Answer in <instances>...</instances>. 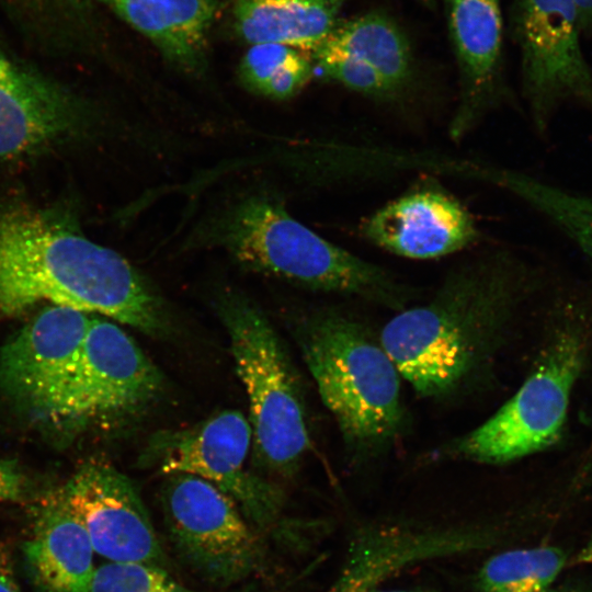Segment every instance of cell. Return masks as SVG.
Returning <instances> with one entry per match:
<instances>
[{
    "label": "cell",
    "mask_w": 592,
    "mask_h": 592,
    "mask_svg": "<svg viewBox=\"0 0 592 592\" xmlns=\"http://www.w3.org/2000/svg\"><path fill=\"white\" fill-rule=\"evenodd\" d=\"M526 281L520 261L504 251L453 270L425 304L405 308L379 339L414 391L447 399L491 369Z\"/></svg>",
    "instance_id": "1"
},
{
    "label": "cell",
    "mask_w": 592,
    "mask_h": 592,
    "mask_svg": "<svg viewBox=\"0 0 592 592\" xmlns=\"http://www.w3.org/2000/svg\"><path fill=\"white\" fill-rule=\"evenodd\" d=\"M567 562L557 546H534L492 555L475 576L476 592H548Z\"/></svg>",
    "instance_id": "21"
},
{
    "label": "cell",
    "mask_w": 592,
    "mask_h": 592,
    "mask_svg": "<svg viewBox=\"0 0 592 592\" xmlns=\"http://www.w3.org/2000/svg\"><path fill=\"white\" fill-rule=\"evenodd\" d=\"M512 25L521 53L523 92L537 128L576 103L592 111V70L582 52L576 0H515Z\"/></svg>",
    "instance_id": "9"
},
{
    "label": "cell",
    "mask_w": 592,
    "mask_h": 592,
    "mask_svg": "<svg viewBox=\"0 0 592 592\" xmlns=\"http://www.w3.org/2000/svg\"><path fill=\"white\" fill-rule=\"evenodd\" d=\"M580 13L581 29L592 30V0H576Z\"/></svg>",
    "instance_id": "27"
},
{
    "label": "cell",
    "mask_w": 592,
    "mask_h": 592,
    "mask_svg": "<svg viewBox=\"0 0 592 592\" xmlns=\"http://www.w3.org/2000/svg\"><path fill=\"white\" fill-rule=\"evenodd\" d=\"M82 121L69 95L0 53V158L35 151L73 133Z\"/></svg>",
    "instance_id": "15"
},
{
    "label": "cell",
    "mask_w": 592,
    "mask_h": 592,
    "mask_svg": "<svg viewBox=\"0 0 592 592\" xmlns=\"http://www.w3.org/2000/svg\"><path fill=\"white\" fill-rule=\"evenodd\" d=\"M218 314L248 396L257 459L271 471L289 475L310 446L295 368L272 323L253 303L228 294L219 299Z\"/></svg>",
    "instance_id": "5"
},
{
    "label": "cell",
    "mask_w": 592,
    "mask_h": 592,
    "mask_svg": "<svg viewBox=\"0 0 592 592\" xmlns=\"http://www.w3.org/2000/svg\"><path fill=\"white\" fill-rule=\"evenodd\" d=\"M420 1L423 2L426 5H430V7L433 5V0H420Z\"/></svg>",
    "instance_id": "32"
},
{
    "label": "cell",
    "mask_w": 592,
    "mask_h": 592,
    "mask_svg": "<svg viewBox=\"0 0 592 592\" xmlns=\"http://www.w3.org/2000/svg\"><path fill=\"white\" fill-rule=\"evenodd\" d=\"M90 592H191L157 565L110 562L95 569Z\"/></svg>",
    "instance_id": "23"
},
{
    "label": "cell",
    "mask_w": 592,
    "mask_h": 592,
    "mask_svg": "<svg viewBox=\"0 0 592 592\" xmlns=\"http://www.w3.org/2000/svg\"><path fill=\"white\" fill-rule=\"evenodd\" d=\"M498 187L519 197L560 229L592 262V195L503 169Z\"/></svg>",
    "instance_id": "20"
},
{
    "label": "cell",
    "mask_w": 592,
    "mask_h": 592,
    "mask_svg": "<svg viewBox=\"0 0 592 592\" xmlns=\"http://www.w3.org/2000/svg\"><path fill=\"white\" fill-rule=\"evenodd\" d=\"M345 0H236L235 32L250 45L315 49L339 22Z\"/></svg>",
    "instance_id": "18"
},
{
    "label": "cell",
    "mask_w": 592,
    "mask_h": 592,
    "mask_svg": "<svg viewBox=\"0 0 592 592\" xmlns=\"http://www.w3.org/2000/svg\"><path fill=\"white\" fill-rule=\"evenodd\" d=\"M371 592H436L430 589H390V590H373Z\"/></svg>",
    "instance_id": "30"
},
{
    "label": "cell",
    "mask_w": 592,
    "mask_h": 592,
    "mask_svg": "<svg viewBox=\"0 0 592 592\" xmlns=\"http://www.w3.org/2000/svg\"><path fill=\"white\" fill-rule=\"evenodd\" d=\"M312 52L358 59L378 71L398 94L415 76L408 36L389 15L377 11L338 22Z\"/></svg>",
    "instance_id": "19"
},
{
    "label": "cell",
    "mask_w": 592,
    "mask_h": 592,
    "mask_svg": "<svg viewBox=\"0 0 592 592\" xmlns=\"http://www.w3.org/2000/svg\"><path fill=\"white\" fill-rule=\"evenodd\" d=\"M361 234L375 246L408 259H436L479 239L467 208L437 185H425L388 202L365 218Z\"/></svg>",
    "instance_id": "13"
},
{
    "label": "cell",
    "mask_w": 592,
    "mask_h": 592,
    "mask_svg": "<svg viewBox=\"0 0 592 592\" xmlns=\"http://www.w3.org/2000/svg\"><path fill=\"white\" fill-rule=\"evenodd\" d=\"M192 241L223 249L254 271L398 311L413 296L389 271L319 236L265 195H248L220 208Z\"/></svg>",
    "instance_id": "3"
},
{
    "label": "cell",
    "mask_w": 592,
    "mask_h": 592,
    "mask_svg": "<svg viewBox=\"0 0 592 592\" xmlns=\"http://www.w3.org/2000/svg\"><path fill=\"white\" fill-rule=\"evenodd\" d=\"M39 301L98 312L149 335L167 314L145 277L70 220L45 212H0V320Z\"/></svg>",
    "instance_id": "2"
},
{
    "label": "cell",
    "mask_w": 592,
    "mask_h": 592,
    "mask_svg": "<svg viewBox=\"0 0 592 592\" xmlns=\"http://www.w3.org/2000/svg\"><path fill=\"white\" fill-rule=\"evenodd\" d=\"M303 358L351 459L367 462L399 440L406 422L400 373L377 337L351 314L323 310L297 330Z\"/></svg>",
    "instance_id": "4"
},
{
    "label": "cell",
    "mask_w": 592,
    "mask_h": 592,
    "mask_svg": "<svg viewBox=\"0 0 592 592\" xmlns=\"http://www.w3.org/2000/svg\"><path fill=\"white\" fill-rule=\"evenodd\" d=\"M162 388V376L115 322L91 317L79 354L39 412L50 421L88 425L139 412Z\"/></svg>",
    "instance_id": "7"
},
{
    "label": "cell",
    "mask_w": 592,
    "mask_h": 592,
    "mask_svg": "<svg viewBox=\"0 0 592 592\" xmlns=\"http://www.w3.org/2000/svg\"><path fill=\"white\" fill-rule=\"evenodd\" d=\"M33 513L23 551L37 585L44 592H90L94 549L57 489L47 493Z\"/></svg>",
    "instance_id": "16"
},
{
    "label": "cell",
    "mask_w": 592,
    "mask_h": 592,
    "mask_svg": "<svg viewBox=\"0 0 592 592\" xmlns=\"http://www.w3.org/2000/svg\"><path fill=\"white\" fill-rule=\"evenodd\" d=\"M91 317L52 305L43 309L0 351V387L39 414L75 363Z\"/></svg>",
    "instance_id": "12"
},
{
    "label": "cell",
    "mask_w": 592,
    "mask_h": 592,
    "mask_svg": "<svg viewBox=\"0 0 592 592\" xmlns=\"http://www.w3.org/2000/svg\"><path fill=\"white\" fill-rule=\"evenodd\" d=\"M548 592H592L591 590L580 588V587H560L556 589H550Z\"/></svg>",
    "instance_id": "29"
},
{
    "label": "cell",
    "mask_w": 592,
    "mask_h": 592,
    "mask_svg": "<svg viewBox=\"0 0 592 592\" xmlns=\"http://www.w3.org/2000/svg\"><path fill=\"white\" fill-rule=\"evenodd\" d=\"M312 75V62L301 49L281 44L251 45L238 68L248 90L275 100L297 94Z\"/></svg>",
    "instance_id": "22"
},
{
    "label": "cell",
    "mask_w": 592,
    "mask_h": 592,
    "mask_svg": "<svg viewBox=\"0 0 592 592\" xmlns=\"http://www.w3.org/2000/svg\"><path fill=\"white\" fill-rule=\"evenodd\" d=\"M251 444L249 419L239 410H224L191 428L152 434L140 459L163 475L185 474L213 483L263 526L280 512L282 494L246 468Z\"/></svg>",
    "instance_id": "8"
},
{
    "label": "cell",
    "mask_w": 592,
    "mask_h": 592,
    "mask_svg": "<svg viewBox=\"0 0 592 592\" xmlns=\"http://www.w3.org/2000/svg\"><path fill=\"white\" fill-rule=\"evenodd\" d=\"M148 38L169 64L192 76L208 66L217 0H100Z\"/></svg>",
    "instance_id": "17"
},
{
    "label": "cell",
    "mask_w": 592,
    "mask_h": 592,
    "mask_svg": "<svg viewBox=\"0 0 592 592\" xmlns=\"http://www.w3.org/2000/svg\"><path fill=\"white\" fill-rule=\"evenodd\" d=\"M29 491V481L19 464L0 458V502L21 501Z\"/></svg>",
    "instance_id": "25"
},
{
    "label": "cell",
    "mask_w": 592,
    "mask_h": 592,
    "mask_svg": "<svg viewBox=\"0 0 592 592\" xmlns=\"http://www.w3.org/2000/svg\"><path fill=\"white\" fill-rule=\"evenodd\" d=\"M57 491L84 527L94 551L111 562L157 565L161 559L160 544L137 489L110 463L84 462Z\"/></svg>",
    "instance_id": "11"
},
{
    "label": "cell",
    "mask_w": 592,
    "mask_h": 592,
    "mask_svg": "<svg viewBox=\"0 0 592 592\" xmlns=\"http://www.w3.org/2000/svg\"><path fill=\"white\" fill-rule=\"evenodd\" d=\"M56 1H61L62 3H66V4H70L72 7H82L84 4H87L88 0H56Z\"/></svg>",
    "instance_id": "31"
},
{
    "label": "cell",
    "mask_w": 592,
    "mask_h": 592,
    "mask_svg": "<svg viewBox=\"0 0 592 592\" xmlns=\"http://www.w3.org/2000/svg\"><path fill=\"white\" fill-rule=\"evenodd\" d=\"M587 339L578 325L560 328L538 365L494 414L443 451L456 458L501 465L556 443L570 394L585 361Z\"/></svg>",
    "instance_id": "6"
},
{
    "label": "cell",
    "mask_w": 592,
    "mask_h": 592,
    "mask_svg": "<svg viewBox=\"0 0 592 592\" xmlns=\"http://www.w3.org/2000/svg\"><path fill=\"white\" fill-rule=\"evenodd\" d=\"M314 58L326 78L352 92L382 101L394 100L399 95L378 71L358 59L318 54H314Z\"/></svg>",
    "instance_id": "24"
},
{
    "label": "cell",
    "mask_w": 592,
    "mask_h": 592,
    "mask_svg": "<svg viewBox=\"0 0 592 592\" xmlns=\"http://www.w3.org/2000/svg\"><path fill=\"white\" fill-rule=\"evenodd\" d=\"M444 4L459 72L458 101L448 125L456 141L500 96L503 22L500 0H444Z\"/></svg>",
    "instance_id": "14"
},
{
    "label": "cell",
    "mask_w": 592,
    "mask_h": 592,
    "mask_svg": "<svg viewBox=\"0 0 592 592\" xmlns=\"http://www.w3.org/2000/svg\"><path fill=\"white\" fill-rule=\"evenodd\" d=\"M0 592H21L15 580L10 545L0 543Z\"/></svg>",
    "instance_id": "26"
},
{
    "label": "cell",
    "mask_w": 592,
    "mask_h": 592,
    "mask_svg": "<svg viewBox=\"0 0 592 592\" xmlns=\"http://www.w3.org/2000/svg\"><path fill=\"white\" fill-rule=\"evenodd\" d=\"M574 563L592 565V534L574 557Z\"/></svg>",
    "instance_id": "28"
},
{
    "label": "cell",
    "mask_w": 592,
    "mask_h": 592,
    "mask_svg": "<svg viewBox=\"0 0 592 592\" xmlns=\"http://www.w3.org/2000/svg\"><path fill=\"white\" fill-rule=\"evenodd\" d=\"M161 492L166 523L178 549L219 582L244 578L258 560V542L237 502L213 483L168 476Z\"/></svg>",
    "instance_id": "10"
}]
</instances>
